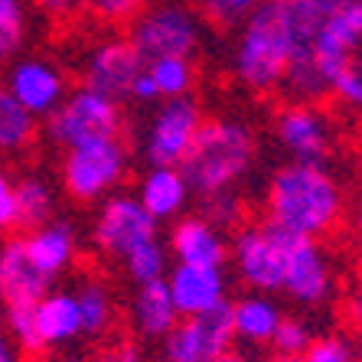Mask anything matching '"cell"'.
<instances>
[{"instance_id": "44dd1931", "label": "cell", "mask_w": 362, "mask_h": 362, "mask_svg": "<svg viewBox=\"0 0 362 362\" xmlns=\"http://www.w3.org/2000/svg\"><path fill=\"white\" fill-rule=\"evenodd\" d=\"M228 320H232V337L238 343L248 349H262V346H271L274 329L284 320V310L274 300V294L252 291V294L238 297L235 303H228Z\"/></svg>"}, {"instance_id": "5b68a950", "label": "cell", "mask_w": 362, "mask_h": 362, "mask_svg": "<svg viewBox=\"0 0 362 362\" xmlns=\"http://www.w3.org/2000/svg\"><path fill=\"white\" fill-rule=\"evenodd\" d=\"M294 238L268 219L242 226L228 242V262L235 264L238 281L258 294H281Z\"/></svg>"}, {"instance_id": "cb8c5ba5", "label": "cell", "mask_w": 362, "mask_h": 362, "mask_svg": "<svg viewBox=\"0 0 362 362\" xmlns=\"http://www.w3.org/2000/svg\"><path fill=\"white\" fill-rule=\"evenodd\" d=\"M72 294H76L78 317H82V333L85 337H105L118 320V303H115L111 284L101 278H82Z\"/></svg>"}, {"instance_id": "8fae6325", "label": "cell", "mask_w": 362, "mask_h": 362, "mask_svg": "<svg viewBox=\"0 0 362 362\" xmlns=\"http://www.w3.org/2000/svg\"><path fill=\"white\" fill-rule=\"evenodd\" d=\"M274 137L294 163H329L339 141V127L320 105L291 101L274 115Z\"/></svg>"}, {"instance_id": "f6af8a7d", "label": "cell", "mask_w": 362, "mask_h": 362, "mask_svg": "<svg viewBox=\"0 0 362 362\" xmlns=\"http://www.w3.org/2000/svg\"><path fill=\"white\" fill-rule=\"evenodd\" d=\"M0 323H4V310H0Z\"/></svg>"}, {"instance_id": "277c9868", "label": "cell", "mask_w": 362, "mask_h": 362, "mask_svg": "<svg viewBox=\"0 0 362 362\" xmlns=\"http://www.w3.org/2000/svg\"><path fill=\"white\" fill-rule=\"evenodd\" d=\"M317 62L329 98L343 111L362 118V0L323 20Z\"/></svg>"}, {"instance_id": "ffe728a7", "label": "cell", "mask_w": 362, "mask_h": 362, "mask_svg": "<svg viewBox=\"0 0 362 362\" xmlns=\"http://www.w3.org/2000/svg\"><path fill=\"white\" fill-rule=\"evenodd\" d=\"M33 333L40 349H62L85 337L72 291H49L33 307Z\"/></svg>"}, {"instance_id": "f1b7e54d", "label": "cell", "mask_w": 362, "mask_h": 362, "mask_svg": "<svg viewBox=\"0 0 362 362\" xmlns=\"http://www.w3.org/2000/svg\"><path fill=\"white\" fill-rule=\"evenodd\" d=\"M121 268H124V274L131 278V284H134V287L167 278V271H170V248H167V242H163V238H153V242L134 248V252L121 262Z\"/></svg>"}, {"instance_id": "484cf974", "label": "cell", "mask_w": 362, "mask_h": 362, "mask_svg": "<svg viewBox=\"0 0 362 362\" xmlns=\"http://www.w3.org/2000/svg\"><path fill=\"white\" fill-rule=\"evenodd\" d=\"M17 189V222L23 228H36L42 222L56 219V189L40 173H26L13 183Z\"/></svg>"}, {"instance_id": "8992f818", "label": "cell", "mask_w": 362, "mask_h": 362, "mask_svg": "<svg viewBox=\"0 0 362 362\" xmlns=\"http://www.w3.org/2000/svg\"><path fill=\"white\" fill-rule=\"evenodd\" d=\"M131 170V151L121 137H101L69 147L62 157V189L76 202L108 199Z\"/></svg>"}, {"instance_id": "e0dca14e", "label": "cell", "mask_w": 362, "mask_h": 362, "mask_svg": "<svg viewBox=\"0 0 362 362\" xmlns=\"http://www.w3.org/2000/svg\"><path fill=\"white\" fill-rule=\"evenodd\" d=\"M167 248L180 264H209V268H226L228 264L226 232L206 216H180L170 228Z\"/></svg>"}, {"instance_id": "60d3db41", "label": "cell", "mask_w": 362, "mask_h": 362, "mask_svg": "<svg viewBox=\"0 0 362 362\" xmlns=\"http://www.w3.org/2000/svg\"><path fill=\"white\" fill-rule=\"evenodd\" d=\"M317 10H323V13H337V10H343V7H349V4H356V0H310Z\"/></svg>"}, {"instance_id": "9c48e42d", "label": "cell", "mask_w": 362, "mask_h": 362, "mask_svg": "<svg viewBox=\"0 0 362 362\" xmlns=\"http://www.w3.org/2000/svg\"><path fill=\"white\" fill-rule=\"evenodd\" d=\"M202 121L206 118H202V108L193 95L157 101L141 137L144 160L151 167H180L189 147H193Z\"/></svg>"}, {"instance_id": "52a82bcc", "label": "cell", "mask_w": 362, "mask_h": 362, "mask_svg": "<svg viewBox=\"0 0 362 362\" xmlns=\"http://www.w3.org/2000/svg\"><path fill=\"white\" fill-rule=\"evenodd\" d=\"M127 42L144 62L163 59V56H183L193 59L202 46V17L180 4H157L144 7L131 20Z\"/></svg>"}, {"instance_id": "f35d334b", "label": "cell", "mask_w": 362, "mask_h": 362, "mask_svg": "<svg viewBox=\"0 0 362 362\" xmlns=\"http://www.w3.org/2000/svg\"><path fill=\"white\" fill-rule=\"evenodd\" d=\"M216 362H264V356H258V349H248V346H238V349H228L222 359Z\"/></svg>"}, {"instance_id": "5bb4252c", "label": "cell", "mask_w": 362, "mask_h": 362, "mask_svg": "<svg viewBox=\"0 0 362 362\" xmlns=\"http://www.w3.org/2000/svg\"><path fill=\"white\" fill-rule=\"evenodd\" d=\"M232 343L235 337H232L228 307L202 317H180L170 337L163 339L167 359L173 362H216L232 349Z\"/></svg>"}, {"instance_id": "bcb514c9", "label": "cell", "mask_w": 362, "mask_h": 362, "mask_svg": "<svg viewBox=\"0 0 362 362\" xmlns=\"http://www.w3.org/2000/svg\"><path fill=\"white\" fill-rule=\"evenodd\" d=\"M30 362H42V359H30Z\"/></svg>"}, {"instance_id": "ab89813d", "label": "cell", "mask_w": 362, "mask_h": 362, "mask_svg": "<svg viewBox=\"0 0 362 362\" xmlns=\"http://www.w3.org/2000/svg\"><path fill=\"white\" fill-rule=\"evenodd\" d=\"M0 362H20V353H17V343L10 337L0 333Z\"/></svg>"}, {"instance_id": "7dc6e473", "label": "cell", "mask_w": 362, "mask_h": 362, "mask_svg": "<svg viewBox=\"0 0 362 362\" xmlns=\"http://www.w3.org/2000/svg\"><path fill=\"white\" fill-rule=\"evenodd\" d=\"M167 362H173V359H167Z\"/></svg>"}, {"instance_id": "d4e9b609", "label": "cell", "mask_w": 362, "mask_h": 362, "mask_svg": "<svg viewBox=\"0 0 362 362\" xmlns=\"http://www.w3.org/2000/svg\"><path fill=\"white\" fill-rule=\"evenodd\" d=\"M40 118H33L30 111L20 105L13 95L0 85V153L4 157H20L36 144L40 134Z\"/></svg>"}, {"instance_id": "4fadbf2b", "label": "cell", "mask_w": 362, "mask_h": 362, "mask_svg": "<svg viewBox=\"0 0 362 362\" xmlns=\"http://www.w3.org/2000/svg\"><path fill=\"white\" fill-rule=\"evenodd\" d=\"M281 294H287L297 307H323L337 294V268L317 238H294Z\"/></svg>"}, {"instance_id": "ac0fdd59", "label": "cell", "mask_w": 362, "mask_h": 362, "mask_svg": "<svg viewBox=\"0 0 362 362\" xmlns=\"http://www.w3.org/2000/svg\"><path fill=\"white\" fill-rule=\"evenodd\" d=\"M26 258L46 281L62 278L78 258V232L66 219H49L23 235Z\"/></svg>"}, {"instance_id": "9a60e30c", "label": "cell", "mask_w": 362, "mask_h": 362, "mask_svg": "<svg viewBox=\"0 0 362 362\" xmlns=\"http://www.w3.org/2000/svg\"><path fill=\"white\" fill-rule=\"evenodd\" d=\"M144 72V59L134 52V46L118 36L98 40L95 46H88L82 59V78L88 88L111 95L115 101L131 98L137 76Z\"/></svg>"}, {"instance_id": "603a6c76", "label": "cell", "mask_w": 362, "mask_h": 362, "mask_svg": "<svg viewBox=\"0 0 362 362\" xmlns=\"http://www.w3.org/2000/svg\"><path fill=\"white\" fill-rule=\"evenodd\" d=\"M180 313L170 300L167 281H151V284H137L131 297V327L137 329L141 339H167L170 329L177 327Z\"/></svg>"}, {"instance_id": "6da1fadb", "label": "cell", "mask_w": 362, "mask_h": 362, "mask_svg": "<svg viewBox=\"0 0 362 362\" xmlns=\"http://www.w3.org/2000/svg\"><path fill=\"white\" fill-rule=\"evenodd\" d=\"M327 13L310 0H262L238 26L228 56L232 76L252 95L284 92L291 101L320 105L327 98L317 40Z\"/></svg>"}, {"instance_id": "7c38bea8", "label": "cell", "mask_w": 362, "mask_h": 362, "mask_svg": "<svg viewBox=\"0 0 362 362\" xmlns=\"http://www.w3.org/2000/svg\"><path fill=\"white\" fill-rule=\"evenodd\" d=\"M4 88L33 118H49L69 95V76L59 62L46 56H17L4 72Z\"/></svg>"}, {"instance_id": "f546056e", "label": "cell", "mask_w": 362, "mask_h": 362, "mask_svg": "<svg viewBox=\"0 0 362 362\" xmlns=\"http://www.w3.org/2000/svg\"><path fill=\"white\" fill-rule=\"evenodd\" d=\"M317 339V333H313L310 320L307 317H287L278 323V329H274V337H271V349L278 353V359H300L307 349H310V343Z\"/></svg>"}, {"instance_id": "2e32d148", "label": "cell", "mask_w": 362, "mask_h": 362, "mask_svg": "<svg viewBox=\"0 0 362 362\" xmlns=\"http://www.w3.org/2000/svg\"><path fill=\"white\" fill-rule=\"evenodd\" d=\"M167 291L180 317H202L228 307V278L209 264H180L167 271Z\"/></svg>"}, {"instance_id": "7402d4cb", "label": "cell", "mask_w": 362, "mask_h": 362, "mask_svg": "<svg viewBox=\"0 0 362 362\" xmlns=\"http://www.w3.org/2000/svg\"><path fill=\"white\" fill-rule=\"evenodd\" d=\"M49 284L26 258L23 238H10L4 245V303L7 307H36L49 294Z\"/></svg>"}, {"instance_id": "3957f363", "label": "cell", "mask_w": 362, "mask_h": 362, "mask_svg": "<svg viewBox=\"0 0 362 362\" xmlns=\"http://www.w3.org/2000/svg\"><path fill=\"white\" fill-rule=\"evenodd\" d=\"M255 157H258L255 127L235 115H219L199 124L180 170L189 189L199 199H209L219 193H235V186L252 173Z\"/></svg>"}, {"instance_id": "83f0119b", "label": "cell", "mask_w": 362, "mask_h": 362, "mask_svg": "<svg viewBox=\"0 0 362 362\" xmlns=\"http://www.w3.org/2000/svg\"><path fill=\"white\" fill-rule=\"evenodd\" d=\"M30 7L26 0H0V69L10 66L26 46Z\"/></svg>"}, {"instance_id": "b9f144b4", "label": "cell", "mask_w": 362, "mask_h": 362, "mask_svg": "<svg viewBox=\"0 0 362 362\" xmlns=\"http://www.w3.org/2000/svg\"><path fill=\"white\" fill-rule=\"evenodd\" d=\"M353 226H356V232H359V238H362V196H359V202H356V209H353Z\"/></svg>"}, {"instance_id": "ee69618b", "label": "cell", "mask_w": 362, "mask_h": 362, "mask_svg": "<svg viewBox=\"0 0 362 362\" xmlns=\"http://www.w3.org/2000/svg\"><path fill=\"white\" fill-rule=\"evenodd\" d=\"M278 362H294V359H278Z\"/></svg>"}, {"instance_id": "7a4b0ae2", "label": "cell", "mask_w": 362, "mask_h": 362, "mask_svg": "<svg viewBox=\"0 0 362 362\" xmlns=\"http://www.w3.org/2000/svg\"><path fill=\"white\" fill-rule=\"evenodd\" d=\"M271 226L297 238H327L349 212L343 180L327 163H284L271 173L264 189Z\"/></svg>"}, {"instance_id": "4dcf8cb0", "label": "cell", "mask_w": 362, "mask_h": 362, "mask_svg": "<svg viewBox=\"0 0 362 362\" xmlns=\"http://www.w3.org/2000/svg\"><path fill=\"white\" fill-rule=\"evenodd\" d=\"M262 0H199V17L219 30H232L252 17V10Z\"/></svg>"}, {"instance_id": "836d02e7", "label": "cell", "mask_w": 362, "mask_h": 362, "mask_svg": "<svg viewBox=\"0 0 362 362\" xmlns=\"http://www.w3.org/2000/svg\"><path fill=\"white\" fill-rule=\"evenodd\" d=\"M202 209H206V219L216 226H235L242 216V202H238V193H219L202 199Z\"/></svg>"}, {"instance_id": "ba28073f", "label": "cell", "mask_w": 362, "mask_h": 362, "mask_svg": "<svg viewBox=\"0 0 362 362\" xmlns=\"http://www.w3.org/2000/svg\"><path fill=\"white\" fill-rule=\"evenodd\" d=\"M121 124H124V115L118 101L82 85V88H69L66 101L46 118V137L56 147L69 151L101 137H121Z\"/></svg>"}, {"instance_id": "8d00e7d4", "label": "cell", "mask_w": 362, "mask_h": 362, "mask_svg": "<svg viewBox=\"0 0 362 362\" xmlns=\"http://www.w3.org/2000/svg\"><path fill=\"white\" fill-rule=\"evenodd\" d=\"M36 10H40L46 20L52 23H62V20H72L82 7V0H33Z\"/></svg>"}, {"instance_id": "d590c367", "label": "cell", "mask_w": 362, "mask_h": 362, "mask_svg": "<svg viewBox=\"0 0 362 362\" xmlns=\"http://www.w3.org/2000/svg\"><path fill=\"white\" fill-rule=\"evenodd\" d=\"M17 226V189H13V180L0 170V235Z\"/></svg>"}, {"instance_id": "d6a6232c", "label": "cell", "mask_w": 362, "mask_h": 362, "mask_svg": "<svg viewBox=\"0 0 362 362\" xmlns=\"http://www.w3.org/2000/svg\"><path fill=\"white\" fill-rule=\"evenodd\" d=\"M82 7L101 23H131L147 0H82Z\"/></svg>"}, {"instance_id": "1f68e13d", "label": "cell", "mask_w": 362, "mask_h": 362, "mask_svg": "<svg viewBox=\"0 0 362 362\" xmlns=\"http://www.w3.org/2000/svg\"><path fill=\"white\" fill-rule=\"evenodd\" d=\"M297 362H359V356H356V346L349 343V337L333 333V337L313 339L310 349Z\"/></svg>"}, {"instance_id": "7bdbcfd3", "label": "cell", "mask_w": 362, "mask_h": 362, "mask_svg": "<svg viewBox=\"0 0 362 362\" xmlns=\"http://www.w3.org/2000/svg\"><path fill=\"white\" fill-rule=\"evenodd\" d=\"M0 294H4V248H0Z\"/></svg>"}, {"instance_id": "30bf717a", "label": "cell", "mask_w": 362, "mask_h": 362, "mask_svg": "<svg viewBox=\"0 0 362 362\" xmlns=\"http://www.w3.org/2000/svg\"><path fill=\"white\" fill-rule=\"evenodd\" d=\"M153 238H160V222L147 216L137 196L111 193L108 199H101V209L92 222V245L98 255L124 262L134 248Z\"/></svg>"}, {"instance_id": "74e56055", "label": "cell", "mask_w": 362, "mask_h": 362, "mask_svg": "<svg viewBox=\"0 0 362 362\" xmlns=\"http://www.w3.org/2000/svg\"><path fill=\"white\" fill-rule=\"evenodd\" d=\"M131 98H134V101H141V105H153V101H160V98H157V88H153V85H151V78L144 76V72H141V76H137L134 88H131Z\"/></svg>"}, {"instance_id": "4316f807", "label": "cell", "mask_w": 362, "mask_h": 362, "mask_svg": "<svg viewBox=\"0 0 362 362\" xmlns=\"http://www.w3.org/2000/svg\"><path fill=\"white\" fill-rule=\"evenodd\" d=\"M144 76L151 78V85L157 88V98H180L189 95L196 85V66L193 59L183 56H163V59L144 62Z\"/></svg>"}, {"instance_id": "d6986e66", "label": "cell", "mask_w": 362, "mask_h": 362, "mask_svg": "<svg viewBox=\"0 0 362 362\" xmlns=\"http://www.w3.org/2000/svg\"><path fill=\"white\" fill-rule=\"evenodd\" d=\"M189 199L193 189L180 167H151L137 186V202L153 222H177L180 216H186Z\"/></svg>"}, {"instance_id": "e575fe53", "label": "cell", "mask_w": 362, "mask_h": 362, "mask_svg": "<svg viewBox=\"0 0 362 362\" xmlns=\"http://www.w3.org/2000/svg\"><path fill=\"white\" fill-rule=\"evenodd\" d=\"M92 362H147V356L137 339H115V343L101 346Z\"/></svg>"}]
</instances>
